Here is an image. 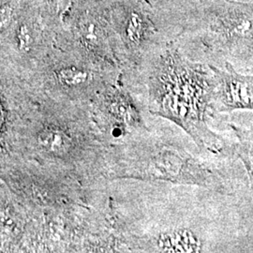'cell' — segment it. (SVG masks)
<instances>
[{"mask_svg": "<svg viewBox=\"0 0 253 253\" xmlns=\"http://www.w3.org/2000/svg\"><path fill=\"white\" fill-rule=\"evenodd\" d=\"M186 31L224 59L223 67L253 68V0H199Z\"/></svg>", "mask_w": 253, "mask_h": 253, "instance_id": "7a4b0ae2", "label": "cell"}, {"mask_svg": "<svg viewBox=\"0 0 253 253\" xmlns=\"http://www.w3.org/2000/svg\"><path fill=\"white\" fill-rule=\"evenodd\" d=\"M110 25L130 44L139 45L153 31V23L146 9L136 0H120L110 13Z\"/></svg>", "mask_w": 253, "mask_h": 253, "instance_id": "277c9868", "label": "cell"}, {"mask_svg": "<svg viewBox=\"0 0 253 253\" xmlns=\"http://www.w3.org/2000/svg\"><path fill=\"white\" fill-rule=\"evenodd\" d=\"M39 145L52 153H63L70 146V139L60 129L47 127L38 136Z\"/></svg>", "mask_w": 253, "mask_h": 253, "instance_id": "52a82bcc", "label": "cell"}, {"mask_svg": "<svg viewBox=\"0 0 253 253\" xmlns=\"http://www.w3.org/2000/svg\"><path fill=\"white\" fill-rule=\"evenodd\" d=\"M54 77L55 80L62 85L68 87H77L88 82L90 73L84 68L69 65L56 70L54 72Z\"/></svg>", "mask_w": 253, "mask_h": 253, "instance_id": "ba28073f", "label": "cell"}, {"mask_svg": "<svg viewBox=\"0 0 253 253\" xmlns=\"http://www.w3.org/2000/svg\"><path fill=\"white\" fill-rule=\"evenodd\" d=\"M215 73V99L219 112L253 110V74H244L231 64L223 69L211 66Z\"/></svg>", "mask_w": 253, "mask_h": 253, "instance_id": "3957f363", "label": "cell"}, {"mask_svg": "<svg viewBox=\"0 0 253 253\" xmlns=\"http://www.w3.org/2000/svg\"><path fill=\"white\" fill-rule=\"evenodd\" d=\"M230 126L237 139L235 146V154L244 164L253 195V127L247 128L235 125Z\"/></svg>", "mask_w": 253, "mask_h": 253, "instance_id": "8992f818", "label": "cell"}, {"mask_svg": "<svg viewBox=\"0 0 253 253\" xmlns=\"http://www.w3.org/2000/svg\"><path fill=\"white\" fill-rule=\"evenodd\" d=\"M163 112L184 126L212 153L223 150L221 139L208 128L205 114L215 97L216 78L210 66L194 65L177 52H168L163 64Z\"/></svg>", "mask_w": 253, "mask_h": 253, "instance_id": "6da1fadb", "label": "cell"}, {"mask_svg": "<svg viewBox=\"0 0 253 253\" xmlns=\"http://www.w3.org/2000/svg\"><path fill=\"white\" fill-rule=\"evenodd\" d=\"M158 245L163 253H199V238L188 230H175L160 235Z\"/></svg>", "mask_w": 253, "mask_h": 253, "instance_id": "5b68a950", "label": "cell"}]
</instances>
